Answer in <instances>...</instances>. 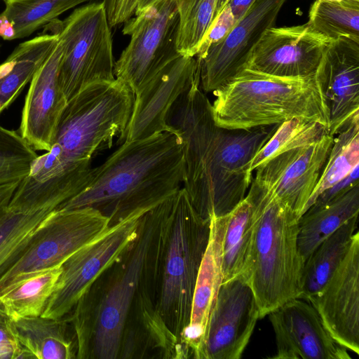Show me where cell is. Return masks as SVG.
<instances>
[{
	"label": "cell",
	"instance_id": "6da1fadb",
	"mask_svg": "<svg viewBox=\"0 0 359 359\" xmlns=\"http://www.w3.org/2000/svg\"><path fill=\"white\" fill-rule=\"evenodd\" d=\"M134 94L116 79L91 84L67 101L50 148L33 161L8 206L27 210L60 205L89 181L94 154L123 135Z\"/></svg>",
	"mask_w": 359,
	"mask_h": 359
},
{
	"label": "cell",
	"instance_id": "7a4b0ae2",
	"mask_svg": "<svg viewBox=\"0 0 359 359\" xmlns=\"http://www.w3.org/2000/svg\"><path fill=\"white\" fill-rule=\"evenodd\" d=\"M200 76L175 102L168 124L180 138L183 188L205 220L228 215L246 196L250 161L274 133L271 126L231 130L218 126Z\"/></svg>",
	"mask_w": 359,
	"mask_h": 359
},
{
	"label": "cell",
	"instance_id": "3957f363",
	"mask_svg": "<svg viewBox=\"0 0 359 359\" xmlns=\"http://www.w3.org/2000/svg\"><path fill=\"white\" fill-rule=\"evenodd\" d=\"M158 224L136 298L143 323L165 357L177 358L210 220L202 218L182 187L158 205Z\"/></svg>",
	"mask_w": 359,
	"mask_h": 359
},
{
	"label": "cell",
	"instance_id": "277c9868",
	"mask_svg": "<svg viewBox=\"0 0 359 359\" xmlns=\"http://www.w3.org/2000/svg\"><path fill=\"white\" fill-rule=\"evenodd\" d=\"M184 159L180 138L164 132L123 142L78 194L58 209L91 207L110 225L139 210H149L182 188Z\"/></svg>",
	"mask_w": 359,
	"mask_h": 359
},
{
	"label": "cell",
	"instance_id": "5b68a950",
	"mask_svg": "<svg viewBox=\"0 0 359 359\" xmlns=\"http://www.w3.org/2000/svg\"><path fill=\"white\" fill-rule=\"evenodd\" d=\"M212 93V116L223 128L247 130L300 117L330 130L328 110L314 75L279 77L244 69Z\"/></svg>",
	"mask_w": 359,
	"mask_h": 359
},
{
	"label": "cell",
	"instance_id": "8992f818",
	"mask_svg": "<svg viewBox=\"0 0 359 359\" xmlns=\"http://www.w3.org/2000/svg\"><path fill=\"white\" fill-rule=\"evenodd\" d=\"M248 194L256 204L257 219L245 280L262 318L299 297L305 262L298 248L297 214L252 180Z\"/></svg>",
	"mask_w": 359,
	"mask_h": 359
},
{
	"label": "cell",
	"instance_id": "52a82bcc",
	"mask_svg": "<svg viewBox=\"0 0 359 359\" xmlns=\"http://www.w3.org/2000/svg\"><path fill=\"white\" fill-rule=\"evenodd\" d=\"M59 79L67 100L86 87L116 79L111 27L102 1L78 7L61 21Z\"/></svg>",
	"mask_w": 359,
	"mask_h": 359
},
{
	"label": "cell",
	"instance_id": "ba28073f",
	"mask_svg": "<svg viewBox=\"0 0 359 359\" xmlns=\"http://www.w3.org/2000/svg\"><path fill=\"white\" fill-rule=\"evenodd\" d=\"M109 226L110 219L95 208H57L43 222L24 253L0 278V296L25 280L61 265Z\"/></svg>",
	"mask_w": 359,
	"mask_h": 359
},
{
	"label": "cell",
	"instance_id": "9c48e42d",
	"mask_svg": "<svg viewBox=\"0 0 359 359\" xmlns=\"http://www.w3.org/2000/svg\"><path fill=\"white\" fill-rule=\"evenodd\" d=\"M148 211L134 212L111 224L100 236L71 255L61 264V273L41 316L58 319L69 313L97 278L129 249Z\"/></svg>",
	"mask_w": 359,
	"mask_h": 359
},
{
	"label": "cell",
	"instance_id": "30bf717a",
	"mask_svg": "<svg viewBox=\"0 0 359 359\" xmlns=\"http://www.w3.org/2000/svg\"><path fill=\"white\" fill-rule=\"evenodd\" d=\"M123 24L128 46L114 63L115 78L135 94L180 53L177 48L178 15L175 0H161Z\"/></svg>",
	"mask_w": 359,
	"mask_h": 359
},
{
	"label": "cell",
	"instance_id": "8fae6325",
	"mask_svg": "<svg viewBox=\"0 0 359 359\" xmlns=\"http://www.w3.org/2000/svg\"><path fill=\"white\" fill-rule=\"evenodd\" d=\"M158 219L157 205L144 215L127 262L99 301L89 337L90 354L94 358L115 359L120 354L128 317L136 298ZM89 339L78 358H81Z\"/></svg>",
	"mask_w": 359,
	"mask_h": 359
},
{
	"label": "cell",
	"instance_id": "7c38bea8",
	"mask_svg": "<svg viewBox=\"0 0 359 359\" xmlns=\"http://www.w3.org/2000/svg\"><path fill=\"white\" fill-rule=\"evenodd\" d=\"M198 76L196 57L180 54L165 65L134 94L128 123L117 143L164 132L175 134L167 121L170 110Z\"/></svg>",
	"mask_w": 359,
	"mask_h": 359
},
{
	"label": "cell",
	"instance_id": "4fadbf2b",
	"mask_svg": "<svg viewBox=\"0 0 359 359\" xmlns=\"http://www.w3.org/2000/svg\"><path fill=\"white\" fill-rule=\"evenodd\" d=\"M287 0H256L229 34L210 46L200 62L204 92L213 93L245 69L250 55L266 29L274 27Z\"/></svg>",
	"mask_w": 359,
	"mask_h": 359
},
{
	"label": "cell",
	"instance_id": "5bb4252c",
	"mask_svg": "<svg viewBox=\"0 0 359 359\" xmlns=\"http://www.w3.org/2000/svg\"><path fill=\"white\" fill-rule=\"evenodd\" d=\"M333 138L276 154L259 165L253 181L273 194L300 217L329 156Z\"/></svg>",
	"mask_w": 359,
	"mask_h": 359
},
{
	"label": "cell",
	"instance_id": "9a60e30c",
	"mask_svg": "<svg viewBox=\"0 0 359 359\" xmlns=\"http://www.w3.org/2000/svg\"><path fill=\"white\" fill-rule=\"evenodd\" d=\"M259 318L252 288L243 278L223 282L210 316L201 359H239Z\"/></svg>",
	"mask_w": 359,
	"mask_h": 359
},
{
	"label": "cell",
	"instance_id": "2e32d148",
	"mask_svg": "<svg viewBox=\"0 0 359 359\" xmlns=\"http://www.w3.org/2000/svg\"><path fill=\"white\" fill-rule=\"evenodd\" d=\"M332 40L308 22L266 30L252 49L245 69L287 78L313 76Z\"/></svg>",
	"mask_w": 359,
	"mask_h": 359
},
{
	"label": "cell",
	"instance_id": "e0dca14e",
	"mask_svg": "<svg viewBox=\"0 0 359 359\" xmlns=\"http://www.w3.org/2000/svg\"><path fill=\"white\" fill-rule=\"evenodd\" d=\"M269 316L276 339V359H351L330 334L314 306L294 298Z\"/></svg>",
	"mask_w": 359,
	"mask_h": 359
},
{
	"label": "cell",
	"instance_id": "ac0fdd59",
	"mask_svg": "<svg viewBox=\"0 0 359 359\" xmlns=\"http://www.w3.org/2000/svg\"><path fill=\"white\" fill-rule=\"evenodd\" d=\"M332 335L359 354V232L319 296L311 303Z\"/></svg>",
	"mask_w": 359,
	"mask_h": 359
},
{
	"label": "cell",
	"instance_id": "d6986e66",
	"mask_svg": "<svg viewBox=\"0 0 359 359\" xmlns=\"http://www.w3.org/2000/svg\"><path fill=\"white\" fill-rule=\"evenodd\" d=\"M314 76L334 136L359 113V42L346 37L332 40Z\"/></svg>",
	"mask_w": 359,
	"mask_h": 359
},
{
	"label": "cell",
	"instance_id": "ffe728a7",
	"mask_svg": "<svg viewBox=\"0 0 359 359\" xmlns=\"http://www.w3.org/2000/svg\"><path fill=\"white\" fill-rule=\"evenodd\" d=\"M60 41L30 81L19 134L36 151L49 150L67 100L59 79Z\"/></svg>",
	"mask_w": 359,
	"mask_h": 359
},
{
	"label": "cell",
	"instance_id": "44dd1931",
	"mask_svg": "<svg viewBox=\"0 0 359 359\" xmlns=\"http://www.w3.org/2000/svg\"><path fill=\"white\" fill-rule=\"evenodd\" d=\"M226 217L210 219L209 241L196 281L190 320L182 334L177 358L201 359L210 316L223 283L222 245Z\"/></svg>",
	"mask_w": 359,
	"mask_h": 359
},
{
	"label": "cell",
	"instance_id": "7402d4cb",
	"mask_svg": "<svg viewBox=\"0 0 359 359\" xmlns=\"http://www.w3.org/2000/svg\"><path fill=\"white\" fill-rule=\"evenodd\" d=\"M61 20L46 24L36 36L19 43L0 64V114L18 97L59 41Z\"/></svg>",
	"mask_w": 359,
	"mask_h": 359
},
{
	"label": "cell",
	"instance_id": "603a6c76",
	"mask_svg": "<svg viewBox=\"0 0 359 359\" xmlns=\"http://www.w3.org/2000/svg\"><path fill=\"white\" fill-rule=\"evenodd\" d=\"M257 219L256 204L248 194L226 217L222 245L223 282L245 280L248 271Z\"/></svg>",
	"mask_w": 359,
	"mask_h": 359
},
{
	"label": "cell",
	"instance_id": "cb8c5ba5",
	"mask_svg": "<svg viewBox=\"0 0 359 359\" xmlns=\"http://www.w3.org/2000/svg\"><path fill=\"white\" fill-rule=\"evenodd\" d=\"M13 320L22 358L72 359L75 355L67 332V320L41 316Z\"/></svg>",
	"mask_w": 359,
	"mask_h": 359
},
{
	"label": "cell",
	"instance_id": "d4e9b609",
	"mask_svg": "<svg viewBox=\"0 0 359 359\" xmlns=\"http://www.w3.org/2000/svg\"><path fill=\"white\" fill-rule=\"evenodd\" d=\"M358 216L325 238L305 261L299 298L312 303L346 257L357 231Z\"/></svg>",
	"mask_w": 359,
	"mask_h": 359
},
{
	"label": "cell",
	"instance_id": "484cf974",
	"mask_svg": "<svg viewBox=\"0 0 359 359\" xmlns=\"http://www.w3.org/2000/svg\"><path fill=\"white\" fill-rule=\"evenodd\" d=\"M359 212V184L326 205L306 210L299 219L297 243L304 260L328 236Z\"/></svg>",
	"mask_w": 359,
	"mask_h": 359
},
{
	"label": "cell",
	"instance_id": "4316f807",
	"mask_svg": "<svg viewBox=\"0 0 359 359\" xmlns=\"http://www.w3.org/2000/svg\"><path fill=\"white\" fill-rule=\"evenodd\" d=\"M57 208L54 205L29 210L6 208L0 216V278L24 253L43 222Z\"/></svg>",
	"mask_w": 359,
	"mask_h": 359
},
{
	"label": "cell",
	"instance_id": "83f0119b",
	"mask_svg": "<svg viewBox=\"0 0 359 359\" xmlns=\"http://www.w3.org/2000/svg\"><path fill=\"white\" fill-rule=\"evenodd\" d=\"M358 165L359 113L334 135L329 156L304 213L323 191L343 179Z\"/></svg>",
	"mask_w": 359,
	"mask_h": 359
},
{
	"label": "cell",
	"instance_id": "f1b7e54d",
	"mask_svg": "<svg viewBox=\"0 0 359 359\" xmlns=\"http://www.w3.org/2000/svg\"><path fill=\"white\" fill-rule=\"evenodd\" d=\"M61 271V265L44 271L1 295L0 303L10 318L41 316Z\"/></svg>",
	"mask_w": 359,
	"mask_h": 359
},
{
	"label": "cell",
	"instance_id": "f546056e",
	"mask_svg": "<svg viewBox=\"0 0 359 359\" xmlns=\"http://www.w3.org/2000/svg\"><path fill=\"white\" fill-rule=\"evenodd\" d=\"M102 0H15L1 13L13 25L15 39L29 36L63 13L86 2Z\"/></svg>",
	"mask_w": 359,
	"mask_h": 359
},
{
	"label": "cell",
	"instance_id": "4dcf8cb0",
	"mask_svg": "<svg viewBox=\"0 0 359 359\" xmlns=\"http://www.w3.org/2000/svg\"><path fill=\"white\" fill-rule=\"evenodd\" d=\"M307 22L331 40L346 37L359 42V1L315 0Z\"/></svg>",
	"mask_w": 359,
	"mask_h": 359
},
{
	"label": "cell",
	"instance_id": "1f68e13d",
	"mask_svg": "<svg viewBox=\"0 0 359 359\" xmlns=\"http://www.w3.org/2000/svg\"><path fill=\"white\" fill-rule=\"evenodd\" d=\"M218 0H175L179 23L177 48L183 55L196 57L210 28Z\"/></svg>",
	"mask_w": 359,
	"mask_h": 359
},
{
	"label": "cell",
	"instance_id": "d6a6232c",
	"mask_svg": "<svg viewBox=\"0 0 359 359\" xmlns=\"http://www.w3.org/2000/svg\"><path fill=\"white\" fill-rule=\"evenodd\" d=\"M328 134L327 127L313 120L294 117L284 121L250 161V170L252 172L259 165L276 154L314 143Z\"/></svg>",
	"mask_w": 359,
	"mask_h": 359
},
{
	"label": "cell",
	"instance_id": "836d02e7",
	"mask_svg": "<svg viewBox=\"0 0 359 359\" xmlns=\"http://www.w3.org/2000/svg\"><path fill=\"white\" fill-rule=\"evenodd\" d=\"M37 156L19 133L0 126V186L20 183Z\"/></svg>",
	"mask_w": 359,
	"mask_h": 359
},
{
	"label": "cell",
	"instance_id": "e575fe53",
	"mask_svg": "<svg viewBox=\"0 0 359 359\" xmlns=\"http://www.w3.org/2000/svg\"><path fill=\"white\" fill-rule=\"evenodd\" d=\"M235 24L236 21L232 13L229 6L226 5L214 20L203 39L196 55V60L200 61L205 55L208 49L212 45L221 41L229 34Z\"/></svg>",
	"mask_w": 359,
	"mask_h": 359
},
{
	"label": "cell",
	"instance_id": "d590c367",
	"mask_svg": "<svg viewBox=\"0 0 359 359\" xmlns=\"http://www.w3.org/2000/svg\"><path fill=\"white\" fill-rule=\"evenodd\" d=\"M22 358L13 320L0 303V359Z\"/></svg>",
	"mask_w": 359,
	"mask_h": 359
},
{
	"label": "cell",
	"instance_id": "8d00e7d4",
	"mask_svg": "<svg viewBox=\"0 0 359 359\" xmlns=\"http://www.w3.org/2000/svg\"><path fill=\"white\" fill-rule=\"evenodd\" d=\"M358 168L359 165L355 166L343 179L323 191L308 210L319 208L344 194L355 186L358 185Z\"/></svg>",
	"mask_w": 359,
	"mask_h": 359
},
{
	"label": "cell",
	"instance_id": "74e56055",
	"mask_svg": "<svg viewBox=\"0 0 359 359\" xmlns=\"http://www.w3.org/2000/svg\"><path fill=\"white\" fill-rule=\"evenodd\" d=\"M139 0H102L111 27L123 24L135 14Z\"/></svg>",
	"mask_w": 359,
	"mask_h": 359
},
{
	"label": "cell",
	"instance_id": "f35d334b",
	"mask_svg": "<svg viewBox=\"0 0 359 359\" xmlns=\"http://www.w3.org/2000/svg\"><path fill=\"white\" fill-rule=\"evenodd\" d=\"M256 0H229L226 4L236 22L246 13Z\"/></svg>",
	"mask_w": 359,
	"mask_h": 359
},
{
	"label": "cell",
	"instance_id": "ab89813d",
	"mask_svg": "<svg viewBox=\"0 0 359 359\" xmlns=\"http://www.w3.org/2000/svg\"><path fill=\"white\" fill-rule=\"evenodd\" d=\"M18 184L16 182L0 186V212L8 207Z\"/></svg>",
	"mask_w": 359,
	"mask_h": 359
},
{
	"label": "cell",
	"instance_id": "60d3db41",
	"mask_svg": "<svg viewBox=\"0 0 359 359\" xmlns=\"http://www.w3.org/2000/svg\"><path fill=\"white\" fill-rule=\"evenodd\" d=\"M0 38L5 41L15 40V30L10 21L0 13Z\"/></svg>",
	"mask_w": 359,
	"mask_h": 359
},
{
	"label": "cell",
	"instance_id": "b9f144b4",
	"mask_svg": "<svg viewBox=\"0 0 359 359\" xmlns=\"http://www.w3.org/2000/svg\"><path fill=\"white\" fill-rule=\"evenodd\" d=\"M161 0H139L134 15L140 13Z\"/></svg>",
	"mask_w": 359,
	"mask_h": 359
},
{
	"label": "cell",
	"instance_id": "7bdbcfd3",
	"mask_svg": "<svg viewBox=\"0 0 359 359\" xmlns=\"http://www.w3.org/2000/svg\"><path fill=\"white\" fill-rule=\"evenodd\" d=\"M229 1V0H218L214 20L217 17Z\"/></svg>",
	"mask_w": 359,
	"mask_h": 359
},
{
	"label": "cell",
	"instance_id": "ee69618b",
	"mask_svg": "<svg viewBox=\"0 0 359 359\" xmlns=\"http://www.w3.org/2000/svg\"><path fill=\"white\" fill-rule=\"evenodd\" d=\"M320 1H359V0H320Z\"/></svg>",
	"mask_w": 359,
	"mask_h": 359
},
{
	"label": "cell",
	"instance_id": "f6af8a7d",
	"mask_svg": "<svg viewBox=\"0 0 359 359\" xmlns=\"http://www.w3.org/2000/svg\"><path fill=\"white\" fill-rule=\"evenodd\" d=\"M4 2L10 1H15V0H2Z\"/></svg>",
	"mask_w": 359,
	"mask_h": 359
},
{
	"label": "cell",
	"instance_id": "bcb514c9",
	"mask_svg": "<svg viewBox=\"0 0 359 359\" xmlns=\"http://www.w3.org/2000/svg\"><path fill=\"white\" fill-rule=\"evenodd\" d=\"M1 43H0V53H1Z\"/></svg>",
	"mask_w": 359,
	"mask_h": 359
}]
</instances>
